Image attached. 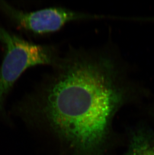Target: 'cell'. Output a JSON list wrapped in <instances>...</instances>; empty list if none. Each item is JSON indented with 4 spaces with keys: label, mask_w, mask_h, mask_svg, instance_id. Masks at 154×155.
<instances>
[{
    "label": "cell",
    "mask_w": 154,
    "mask_h": 155,
    "mask_svg": "<svg viewBox=\"0 0 154 155\" xmlns=\"http://www.w3.org/2000/svg\"><path fill=\"white\" fill-rule=\"evenodd\" d=\"M13 113L48 124L74 155H102L114 117L141 92L109 48H70Z\"/></svg>",
    "instance_id": "cell-1"
},
{
    "label": "cell",
    "mask_w": 154,
    "mask_h": 155,
    "mask_svg": "<svg viewBox=\"0 0 154 155\" xmlns=\"http://www.w3.org/2000/svg\"><path fill=\"white\" fill-rule=\"evenodd\" d=\"M0 40L6 53L0 68V120L10 121L5 101L15 82L25 70L38 65L53 66L60 54L52 46L34 44L11 34L0 26Z\"/></svg>",
    "instance_id": "cell-2"
},
{
    "label": "cell",
    "mask_w": 154,
    "mask_h": 155,
    "mask_svg": "<svg viewBox=\"0 0 154 155\" xmlns=\"http://www.w3.org/2000/svg\"><path fill=\"white\" fill-rule=\"evenodd\" d=\"M0 11L21 29L39 35L57 32L66 24L75 21L111 18L62 7L47 8L33 12H24L3 1H0Z\"/></svg>",
    "instance_id": "cell-3"
},
{
    "label": "cell",
    "mask_w": 154,
    "mask_h": 155,
    "mask_svg": "<svg viewBox=\"0 0 154 155\" xmlns=\"http://www.w3.org/2000/svg\"><path fill=\"white\" fill-rule=\"evenodd\" d=\"M124 155H154V130L141 127L133 131Z\"/></svg>",
    "instance_id": "cell-4"
},
{
    "label": "cell",
    "mask_w": 154,
    "mask_h": 155,
    "mask_svg": "<svg viewBox=\"0 0 154 155\" xmlns=\"http://www.w3.org/2000/svg\"><path fill=\"white\" fill-rule=\"evenodd\" d=\"M150 19H149V20H150ZM150 20H154V18H152V19H150Z\"/></svg>",
    "instance_id": "cell-5"
}]
</instances>
